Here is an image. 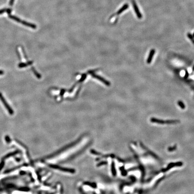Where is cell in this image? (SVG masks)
<instances>
[{"label":"cell","mask_w":194,"mask_h":194,"mask_svg":"<svg viewBox=\"0 0 194 194\" xmlns=\"http://www.w3.org/2000/svg\"><path fill=\"white\" fill-rule=\"evenodd\" d=\"M3 73H4V72H3V71L0 70V75H2V74H3Z\"/></svg>","instance_id":"obj_10"},{"label":"cell","mask_w":194,"mask_h":194,"mask_svg":"<svg viewBox=\"0 0 194 194\" xmlns=\"http://www.w3.org/2000/svg\"><path fill=\"white\" fill-rule=\"evenodd\" d=\"M192 71H194V66H193V68H192Z\"/></svg>","instance_id":"obj_11"},{"label":"cell","mask_w":194,"mask_h":194,"mask_svg":"<svg viewBox=\"0 0 194 194\" xmlns=\"http://www.w3.org/2000/svg\"><path fill=\"white\" fill-rule=\"evenodd\" d=\"M177 149V146L175 145L173 147H170L168 148V150L169 151H173L174 150H175Z\"/></svg>","instance_id":"obj_8"},{"label":"cell","mask_w":194,"mask_h":194,"mask_svg":"<svg viewBox=\"0 0 194 194\" xmlns=\"http://www.w3.org/2000/svg\"><path fill=\"white\" fill-rule=\"evenodd\" d=\"M11 12V10L10 9H3L2 10H0V15H1L5 12L7 13L8 14H10Z\"/></svg>","instance_id":"obj_6"},{"label":"cell","mask_w":194,"mask_h":194,"mask_svg":"<svg viewBox=\"0 0 194 194\" xmlns=\"http://www.w3.org/2000/svg\"><path fill=\"white\" fill-rule=\"evenodd\" d=\"M155 53V49H152L150 50V53L149 54V55H148V58L146 60V63L148 64H150L151 63L152 59L153 58V56H154Z\"/></svg>","instance_id":"obj_5"},{"label":"cell","mask_w":194,"mask_h":194,"mask_svg":"<svg viewBox=\"0 0 194 194\" xmlns=\"http://www.w3.org/2000/svg\"><path fill=\"white\" fill-rule=\"evenodd\" d=\"M0 99L1 101L3 103V105L5 106L6 109L8 110V111L10 114V115L13 114L14 111H13V109L11 108V107H10V105H9L8 102H6V100L5 99L4 97L3 96V95H2V93L1 92H0Z\"/></svg>","instance_id":"obj_3"},{"label":"cell","mask_w":194,"mask_h":194,"mask_svg":"<svg viewBox=\"0 0 194 194\" xmlns=\"http://www.w3.org/2000/svg\"><path fill=\"white\" fill-rule=\"evenodd\" d=\"M182 165H183V163L182 162H176V163H170V164H169L168 165L167 168L162 170V172H165L168 171L169 170H170V169H171L172 168H173V167H180V166H182Z\"/></svg>","instance_id":"obj_4"},{"label":"cell","mask_w":194,"mask_h":194,"mask_svg":"<svg viewBox=\"0 0 194 194\" xmlns=\"http://www.w3.org/2000/svg\"><path fill=\"white\" fill-rule=\"evenodd\" d=\"M14 1H15V0H10V2H9V5L10 6H12L13 4H14Z\"/></svg>","instance_id":"obj_9"},{"label":"cell","mask_w":194,"mask_h":194,"mask_svg":"<svg viewBox=\"0 0 194 194\" xmlns=\"http://www.w3.org/2000/svg\"><path fill=\"white\" fill-rule=\"evenodd\" d=\"M8 16H9V17L10 18V19L14 20L15 21H16L17 22L21 24H23L24 26H26L28 27H30V28H32L33 29H35V28H36V25L31 24V23H28L26 21H25L24 20H21V19H20V18H19L18 17L10 14H10H8Z\"/></svg>","instance_id":"obj_2"},{"label":"cell","mask_w":194,"mask_h":194,"mask_svg":"<svg viewBox=\"0 0 194 194\" xmlns=\"http://www.w3.org/2000/svg\"><path fill=\"white\" fill-rule=\"evenodd\" d=\"M178 105L182 109H184L185 108V105L184 103L182 102L181 100H179L178 102Z\"/></svg>","instance_id":"obj_7"},{"label":"cell","mask_w":194,"mask_h":194,"mask_svg":"<svg viewBox=\"0 0 194 194\" xmlns=\"http://www.w3.org/2000/svg\"><path fill=\"white\" fill-rule=\"evenodd\" d=\"M150 122L154 123H156L160 125L164 124H168V125H173V124H178L180 122L179 120H166L164 121L159 119H157L154 117L151 118L150 119Z\"/></svg>","instance_id":"obj_1"}]
</instances>
